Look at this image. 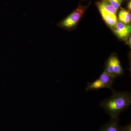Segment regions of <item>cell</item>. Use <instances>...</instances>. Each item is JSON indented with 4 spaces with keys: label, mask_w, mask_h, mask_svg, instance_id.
I'll return each mask as SVG.
<instances>
[{
    "label": "cell",
    "mask_w": 131,
    "mask_h": 131,
    "mask_svg": "<svg viewBox=\"0 0 131 131\" xmlns=\"http://www.w3.org/2000/svg\"><path fill=\"white\" fill-rule=\"evenodd\" d=\"M103 88H105L104 86L98 78L92 82L88 83L86 90V91L97 90Z\"/></svg>",
    "instance_id": "30bf717a"
},
{
    "label": "cell",
    "mask_w": 131,
    "mask_h": 131,
    "mask_svg": "<svg viewBox=\"0 0 131 131\" xmlns=\"http://www.w3.org/2000/svg\"><path fill=\"white\" fill-rule=\"evenodd\" d=\"M98 79L103 84L105 88L110 89L112 91L113 90L112 86L114 82V78L104 71Z\"/></svg>",
    "instance_id": "52a82bcc"
},
{
    "label": "cell",
    "mask_w": 131,
    "mask_h": 131,
    "mask_svg": "<svg viewBox=\"0 0 131 131\" xmlns=\"http://www.w3.org/2000/svg\"><path fill=\"white\" fill-rule=\"evenodd\" d=\"M118 118H111L109 122L102 126L99 131H121Z\"/></svg>",
    "instance_id": "8992f818"
},
{
    "label": "cell",
    "mask_w": 131,
    "mask_h": 131,
    "mask_svg": "<svg viewBox=\"0 0 131 131\" xmlns=\"http://www.w3.org/2000/svg\"><path fill=\"white\" fill-rule=\"evenodd\" d=\"M114 9L118 11L123 1L122 0H107Z\"/></svg>",
    "instance_id": "8fae6325"
},
{
    "label": "cell",
    "mask_w": 131,
    "mask_h": 131,
    "mask_svg": "<svg viewBox=\"0 0 131 131\" xmlns=\"http://www.w3.org/2000/svg\"><path fill=\"white\" fill-rule=\"evenodd\" d=\"M105 67L107 70L113 73L115 78L124 74V69L121 66L119 59L115 55L111 56L108 59Z\"/></svg>",
    "instance_id": "3957f363"
},
{
    "label": "cell",
    "mask_w": 131,
    "mask_h": 131,
    "mask_svg": "<svg viewBox=\"0 0 131 131\" xmlns=\"http://www.w3.org/2000/svg\"><path fill=\"white\" fill-rule=\"evenodd\" d=\"M131 26L125 25L121 22H118L112 28L115 35L121 39L126 40L131 32Z\"/></svg>",
    "instance_id": "277c9868"
},
{
    "label": "cell",
    "mask_w": 131,
    "mask_h": 131,
    "mask_svg": "<svg viewBox=\"0 0 131 131\" xmlns=\"http://www.w3.org/2000/svg\"><path fill=\"white\" fill-rule=\"evenodd\" d=\"M122 1H123V0H122Z\"/></svg>",
    "instance_id": "9a60e30c"
},
{
    "label": "cell",
    "mask_w": 131,
    "mask_h": 131,
    "mask_svg": "<svg viewBox=\"0 0 131 131\" xmlns=\"http://www.w3.org/2000/svg\"><path fill=\"white\" fill-rule=\"evenodd\" d=\"M103 20L110 28L112 29L118 21L117 15L110 13L104 9L98 8Z\"/></svg>",
    "instance_id": "5b68a950"
},
{
    "label": "cell",
    "mask_w": 131,
    "mask_h": 131,
    "mask_svg": "<svg viewBox=\"0 0 131 131\" xmlns=\"http://www.w3.org/2000/svg\"><path fill=\"white\" fill-rule=\"evenodd\" d=\"M121 131H131V125L130 123L125 126L122 127Z\"/></svg>",
    "instance_id": "7c38bea8"
},
{
    "label": "cell",
    "mask_w": 131,
    "mask_h": 131,
    "mask_svg": "<svg viewBox=\"0 0 131 131\" xmlns=\"http://www.w3.org/2000/svg\"><path fill=\"white\" fill-rule=\"evenodd\" d=\"M98 8H102L111 14L117 15V12L107 0H102L97 3Z\"/></svg>",
    "instance_id": "9c48e42d"
},
{
    "label": "cell",
    "mask_w": 131,
    "mask_h": 131,
    "mask_svg": "<svg viewBox=\"0 0 131 131\" xmlns=\"http://www.w3.org/2000/svg\"><path fill=\"white\" fill-rule=\"evenodd\" d=\"M112 96L101 102V106L112 118H118L120 114L129 107L131 104L130 94L113 90Z\"/></svg>",
    "instance_id": "6da1fadb"
},
{
    "label": "cell",
    "mask_w": 131,
    "mask_h": 131,
    "mask_svg": "<svg viewBox=\"0 0 131 131\" xmlns=\"http://www.w3.org/2000/svg\"><path fill=\"white\" fill-rule=\"evenodd\" d=\"M131 1H130V2H129V3H128V6H127V7H128V9H129V11H130L131 9Z\"/></svg>",
    "instance_id": "5bb4252c"
},
{
    "label": "cell",
    "mask_w": 131,
    "mask_h": 131,
    "mask_svg": "<svg viewBox=\"0 0 131 131\" xmlns=\"http://www.w3.org/2000/svg\"><path fill=\"white\" fill-rule=\"evenodd\" d=\"M84 12L83 7L79 6L68 17L61 21L59 24V26L66 29L73 28L80 21Z\"/></svg>",
    "instance_id": "7a4b0ae2"
},
{
    "label": "cell",
    "mask_w": 131,
    "mask_h": 131,
    "mask_svg": "<svg viewBox=\"0 0 131 131\" xmlns=\"http://www.w3.org/2000/svg\"><path fill=\"white\" fill-rule=\"evenodd\" d=\"M127 43V44L129 45V46H130V47H131V37L130 36H129V37H128V38H127V40H126Z\"/></svg>",
    "instance_id": "4fadbf2b"
},
{
    "label": "cell",
    "mask_w": 131,
    "mask_h": 131,
    "mask_svg": "<svg viewBox=\"0 0 131 131\" xmlns=\"http://www.w3.org/2000/svg\"><path fill=\"white\" fill-rule=\"evenodd\" d=\"M119 20L125 25H129L131 21V14L129 11L126 9H121L118 15Z\"/></svg>",
    "instance_id": "ba28073f"
}]
</instances>
